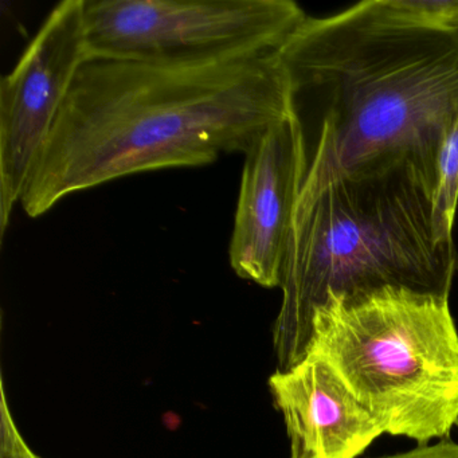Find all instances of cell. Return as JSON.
<instances>
[{
    "mask_svg": "<svg viewBox=\"0 0 458 458\" xmlns=\"http://www.w3.org/2000/svg\"><path fill=\"white\" fill-rule=\"evenodd\" d=\"M302 178L301 140L289 116L245 154L229 248L230 265L243 280L280 288Z\"/></svg>",
    "mask_w": 458,
    "mask_h": 458,
    "instance_id": "52a82bcc",
    "label": "cell"
},
{
    "mask_svg": "<svg viewBox=\"0 0 458 458\" xmlns=\"http://www.w3.org/2000/svg\"><path fill=\"white\" fill-rule=\"evenodd\" d=\"M379 458H458V444L442 439L434 445H418L409 452Z\"/></svg>",
    "mask_w": 458,
    "mask_h": 458,
    "instance_id": "8fae6325",
    "label": "cell"
},
{
    "mask_svg": "<svg viewBox=\"0 0 458 458\" xmlns=\"http://www.w3.org/2000/svg\"><path fill=\"white\" fill-rule=\"evenodd\" d=\"M2 415H0V458H41L26 444L7 403L6 390L2 385Z\"/></svg>",
    "mask_w": 458,
    "mask_h": 458,
    "instance_id": "30bf717a",
    "label": "cell"
},
{
    "mask_svg": "<svg viewBox=\"0 0 458 458\" xmlns=\"http://www.w3.org/2000/svg\"><path fill=\"white\" fill-rule=\"evenodd\" d=\"M90 60L84 0L47 15L0 84V234L36 168L80 69Z\"/></svg>",
    "mask_w": 458,
    "mask_h": 458,
    "instance_id": "8992f818",
    "label": "cell"
},
{
    "mask_svg": "<svg viewBox=\"0 0 458 458\" xmlns=\"http://www.w3.org/2000/svg\"><path fill=\"white\" fill-rule=\"evenodd\" d=\"M267 385L285 423L291 458H358L385 434L320 353L276 371Z\"/></svg>",
    "mask_w": 458,
    "mask_h": 458,
    "instance_id": "ba28073f",
    "label": "cell"
},
{
    "mask_svg": "<svg viewBox=\"0 0 458 458\" xmlns=\"http://www.w3.org/2000/svg\"><path fill=\"white\" fill-rule=\"evenodd\" d=\"M436 187L437 179L417 165L302 187L273 324L277 371L310 353L313 318L328 297L387 286L449 297L458 254L434 230Z\"/></svg>",
    "mask_w": 458,
    "mask_h": 458,
    "instance_id": "3957f363",
    "label": "cell"
},
{
    "mask_svg": "<svg viewBox=\"0 0 458 458\" xmlns=\"http://www.w3.org/2000/svg\"><path fill=\"white\" fill-rule=\"evenodd\" d=\"M458 205V117L442 143L434 192V230L441 242H453Z\"/></svg>",
    "mask_w": 458,
    "mask_h": 458,
    "instance_id": "9c48e42d",
    "label": "cell"
},
{
    "mask_svg": "<svg viewBox=\"0 0 458 458\" xmlns=\"http://www.w3.org/2000/svg\"><path fill=\"white\" fill-rule=\"evenodd\" d=\"M278 57L301 140V189L399 165L438 181L458 117V18L366 0L305 18Z\"/></svg>",
    "mask_w": 458,
    "mask_h": 458,
    "instance_id": "6da1fadb",
    "label": "cell"
},
{
    "mask_svg": "<svg viewBox=\"0 0 458 458\" xmlns=\"http://www.w3.org/2000/svg\"><path fill=\"white\" fill-rule=\"evenodd\" d=\"M310 352L331 363L385 434L428 445L458 423V331L447 296L387 286L328 297Z\"/></svg>",
    "mask_w": 458,
    "mask_h": 458,
    "instance_id": "277c9868",
    "label": "cell"
},
{
    "mask_svg": "<svg viewBox=\"0 0 458 458\" xmlns=\"http://www.w3.org/2000/svg\"><path fill=\"white\" fill-rule=\"evenodd\" d=\"M90 58L206 65L280 52L308 17L292 0H84Z\"/></svg>",
    "mask_w": 458,
    "mask_h": 458,
    "instance_id": "5b68a950",
    "label": "cell"
},
{
    "mask_svg": "<svg viewBox=\"0 0 458 458\" xmlns=\"http://www.w3.org/2000/svg\"><path fill=\"white\" fill-rule=\"evenodd\" d=\"M289 116L278 52L206 65L90 58L20 205L38 218L71 195L124 176L245 155Z\"/></svg>",
    "mask_w": 458,
    "mask_h": 458,
    "instance_id": "7a4b0ae2",
    "label": "cell"
}]
</instances>
